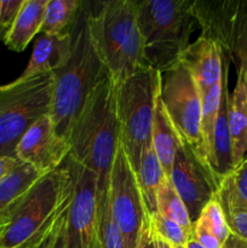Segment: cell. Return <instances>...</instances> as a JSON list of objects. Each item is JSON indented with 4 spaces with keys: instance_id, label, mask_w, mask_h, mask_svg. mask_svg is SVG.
<instances>
[{
    "instance_id": "obj_1",
    "label": "cell",
    "mask_w": 247,
    "mask_h": 248,
    "mask_svg": "<svg viewBox=\"0 0 247 248\" xmlns=\"http://www.w3.org/2000/svg\"><path fill=\"white\" fill-rule=\"evenodd\" d=\"M89 2L82 1L73 26L72 53L65 64L53 72L50 118L56 132L68 142L73 124L90 94L109 74L102 62L90 31Z\"/></svg>"
},
{
    "instance_id": "obj_2",
    "label": "cell",
    "mask_w": 247,
    "mask_h": 248,
    "mask_svg": "<svg viewBox=\"0 0 247 248\" xmlns=\"http://www.w3.org/2000/svg\"><path fill=\"white\" fill-rule=\"evenodd\" d=\"M69 157L93 172L98 193L108 189L109 174L120 147L115 82L107 75L90 94L73 124Z\"/></svg>"
},
{
    "instance_id": "obj_3",
    "label": "cell",
    "mask_w": 247,
    "mask_h": 248,
    "mask_svg": "<svg viewBox=\"0 0 247 248\" xmlns=\"http://www.w3.org/2000/svg\"><path fill=\"white\" fill-rule=\"evenodd\" d=\"M90 31L102 62L114 82L149 67L137 22L135 0H109L90 12Z\"/></svg>"
},
{
    "instance_id": "obj_4",
    "label": "cell",
    "mask_w": 247,
    "mask_h": 248,
    "mask_svg": "<svg viewBox=\"0 0 247 248\" xmlns=\"http://www.w3.org/2000/svg\"><path fill=\"white\" fill-rule=\"evenodd\" d=\"M73 179L64 164L41 176L12 206L0 230V248H19L39 239L69 207Z\"/></svg>"
},
{
    "instance_id": "obj_5",
    "label": "cell",
    "mask_w": 247,
    "mask_h": 248,
    "mask_svg": "<svg viewBox=\"0 0 247 248\" xmlns=\"http://www.w3.org/2000/svg\"><path fill=\"white\" fill-rule=\"evenodd\" d=\"M137 22L144 57L153 69L165 72L179 61L198 23L191 0H140Z\"/></svg>"
},
{
    "instance_id": "obj_6",
    "label": "cell",
    "mask_w": 247,
    "mask_h": 248,
    "mask_svg": "<svg viewBox=\"0 0 247 248\" xmlns=\"http://www.w3.org/2000/svg\"><path fill=\"white\" fill-rule=\"evenodd\" d=\"M160 86L161 73L152 67L143 68L127 79L115 82L120 143L135 173L143 153L152 144L153 121Z\"/></svg>"
},
{
    "instance_id": "obj_7",
    "label": "cell",
    "mask_w": 247,
    "mask_h": 248,
    "mask_svg": "<svg viewBox=\"0 0 247 248\" xmlns=\"http://www.w3.org/2000/svg\"><path fill=\"white\" fill-rule=\"evenodd\" d=\"M53 73L0 86V156H15L16 147L27 131L50 115Z\"/></svg>"
},
{
    "instance_id": "obj_8",
    "label": "cell",
    "mask_w": 247,
    "mask_h": 248,
    "mask_svg": "<svg viewBox=\"0 0 247 248\" xmlns=\"http://www.w3.org/2000/svg\"><path fill=\"white\" fill-rule=\"evenodd\" d=\"M193 11L201 34L219 44L247 84V0H198Z\"/></svg>"
},
{
    "instance_id": "obj_9",
    "label": "cell",
    "mask_w": 247,
    "mask_h": 248,
    "mask_svg": "<svg viewBox=\"0 0 247 248\" xmlns=\"http://www.w3.org/2000/svg\"><path fill=\"white\" fill-rule=\"evenodd\" d=\"M160 99L181 142L198 153L201 142L202 94L189 70L179 61L161 73Z\"/></svg>"
},
{
    "instance_id": "obj_10",
    "label": "cell",
    "mask_w": 247,
    "mask_h": 248,
    "mask_svg": "<svg viewBox=\"0 0 247 248\" xmlns=\"http://www.w3.org/2000/svg\"><path fill=\"white\" fill-rule=\"evenodd\" d=\"M108 200L114 220L125 239L126 248H137L140 229L148 212L136 173L121 143L109 174Z\"/></svg>"
},
{
    "instance_id": "obj_11",
    "label": "cell",
    "mask_w": 247,
    "mask_h": 248,
    "mask_svg": "<svg viewBox=\"0 0 247 248\" xmlns=\"http://www.w3.org/2000/svg\"><path fill=\"white\" fill-rule=\"evenodd\" d=\"M73 179V196L67 216L68 248H99L97 240L98 186L93 172L69 156L65 160Z\"/></svg>"
},
{
    "instance_id": "obj_12",
    "label": "cell",
    "mask_w": 247,
    "mask_h": 248,
    "mask_svg": "<svg viewBox=\"0 0 247 248\" xmlns=\"http://www.w3.org/2000/svg\"><path fill=\"white\" fill-rule=\"evenodd\" d=\"M170 179L183 200L191 223L195 224L201 211L217 193L218 184L215 176L196 156L194 150L181 142L174 156Z\"/></svg>"
},
{
    "instance_id": "obj_13",
    "label": "cell",
    "mask_w": 247,
    "mask_h": 248,
    "mask_svg": "<svg viewBox=\"0 0 247 248\" xmlns=\"http://www.w3.org/2000/svg\"><path fill=\"white\" fill-rule=\"evenodd\" d=\"M69 153V143L56 132L50 115H46L21 138L15 156L18 161L46 174L62 166Z\"/></svg>"
},
{
    "instance_id": "obj_14",
    "label": "cell",
    "mask_w": 247,
    "mask_h": 248,
    "mask_svg": "<svg viewBox=\"0 0 247 248\" xmlns=\"http://www.w3.org/2000/svg\"><path fill=\"white\" fill-rule=\"evenodd\" d=\"M224 60V52L219 44L202 34L194 43L189 44L179 57V62L189 70L202 96L211 87L222 81Z\"/></svg>"
},
{
    "instance_id": "obj_15",
    "label": "cell",
    "mask_w": 247,
    "mask_h": 248,
    "mask_svg": "<svg viewBox=\"0 0 247 248\" xmlns=\"http://www.w3.org/2000/svg\"><path fill=\"white\" fill-rule=\"evenodd\" d=\"M72 53V34H43L36 40L26 69L15 81H24L36 75L53 73L62 68Z\"/></svg>"
},
{
    "instance_id": "obj_16",
    "label": "cell",
    "mask_w": 247,
    "mask_h": 248,
    "mask_svg": "<svg viewBox=\"0 0 247 248\" xmlns=\"http://www.w3.org/2000/svg\"><path fill=\"white\" fill-rule=\"evenodd\" d=\"M236 72V85L228 96V123L234 167L247 156V84L244 73Z\"/></svg>"
},
{
    "instance_id": "obj_17",
    "label": "cell",
    "mask_w": 247,
    "mask_h": 248,
    "mask_svg": "<svg viewBox=\"0 0 247 248\" xmlns=\"http://www.w3.org/2000/svg\"><path fill=\"white\" fill-rule=\"evenodd\" d=\"M228 68L225 69L224 85H223L222 99H220L219 113L216 123L215 133H213L212 156H211V171L215 176L217 184L228 176L234 169L232 160V145L230 138L229 123H228Z\"/></svg>"
},
{
    "instance_id": "obj_18",
    "label": "cell",
    "mask_w": 247,
    "mask_h": 248,
    "mask_svg": "<svg viewBox=\"0 0 247 248\" xmlns=\"http://www.w3.org/2000/svg\"><path fill=\"white\" fill-rule=\"evenodd\" d=\"M48 0H24L4 44L15 52H23L34 36L40 33Z\"/></svg>"
},
{
    "instance_id": "obj_19",
    "label": "cell",
    "mask_w": 247,
    "mask_h": 248,
    "mask_svg": "<svg viewBox=\"0 0 247 248\" xmlns=\"http://www.w3.org/2000/svg\"><path fill=\"white\" fill-rule=\"evenodd\" d=\"M179 143H181V140L165 111L159 94L156 107H155L154 121H153L152 145L161 165L164 174L169 178L171 176L174 156H176Z\"/></svg>"
},
{
    "instance_id": "obj_20",
    "label": "cell",
    "mask_w": 247,
    "mask_h": 248,
    "mask_svg": "<svg viewBox=\"0 0 247 248\" xmlns=\"http://www.w3.org/2000/svg\"><path fill=\"white\" fill-rule=\"evenodd\" d=\"M225 56V55H224ZM229 65V60L225 56L224 60V75L222 81L211 87L202 96V114H201V142L196 156L211 170V156H212L213 133H215L216 123H217L218 113H219L220 99L223 93V85H224L225 69ZM212 172V171H211Z\"/></svg>"
},
{
    "instance_id": "obj_21",
    "label": "cell",
    "mask_w": 247,
    "mask_h": 248,
    "mask_svg": "<svg viewBox=\"0 0 247 248\" xmlns=\"http://www.w3.org/2000/svg\"><path fill=\"white\" fill-rule=\"evenodd\" d=\"M44 173L19 161L11 173L0 181V229L6 223L12 206Z\"/></svg>"
},
{
    "instance_id": "obj_22",
    "label": "cell",
    "mask_w": 247,
    "mask_h": 248,
    "mask_svg": "<svg viewBox=\"0 0 247 248\" xmlns=\"http://www.w3.org/2000/svg\"><path fill=\"white\" fill-rule=\"evenodd\" d=\"M165 174L160 161L157 160L153 145L150 144L142 155L139 167L136 171L138 186L143 196L148 215L157 212L156 194Z\"/></svg>"
},
{
    "instance_id": "obj_23",
    "label": "cell",
    "mask_w": 247,
    "mask_h": 248,
    "mask_svg": "<svg viewBox=\"0 0 247 248\" xmlns=\"http://www.w3.org/2000/svg\"><path fill=\"white\" fill-rule=\"evenodd\" d=\"M81 4L80 0H48L40 33L51 35L70 33Z\"/></svg>"
},
{
    "instance_id": "obj_24",
    "label": "cell",
    "mask_w": 247,
    "mask_h": 248,
    "mask_svg": "<svg viewBox=\"0 0 247 248\" xmlns=\"http://www.w3.org/2000/svg\"><path fill=\"white\" fill-rule=\"evenodd\" d=\"M156 208L160 215L170 218L179 225L188 236L193 234L194 224L189 217L183 200L174 189L171 179L165 176L156 194Z\"/></svg>"
},
{
    "instance_id": "obj_25",
    "label": "cell",
    "mask_w": 247,
    "mask_h": 248,
    "mask_svg": "<svg viewBox=\"0 0 247 248\" xmlns=\"http://www.w3.org/2000/svg\"><path fill=\"white\" fill-rule=\"evenodd\" d=\"M97 240L99 248H126L124 235L114 220L108 200V189L98 193Z\"/></svg>"
},
{
    "instance_id": "obj_26",
    "label": "cell",
    "mask_w": 247,
    "mask_h": 248,
    "mask_svg": "<svg viewBox=\"0 0 247 248\" xmlns=\"http://www.w3.org/2000/svg\"><path fill=\"white\" fill-rule=\"evenodd\" d=\"M216 196L247 208V156L218 184Z\"/></svg>"
},
{
    "instance_id": "obj_27",
    "label": "cell",
    "mask_w": 247,
    "mask_h": 248,
    "mask_svg": "<svg viewBox=\"0 0 247 248\" xmlns=\"http://www.w3.org/2000/svg\"><path fill=\"white\" fill-rule=\"evenodd\" d=\"M153 230L157 239L162 240L172 248H185L188 235L177 223L165 216L155 212L150 215Z\"/></svg>"
},
{
    "instance_id": "obj_28",
    "label": "cell",
    "mask_w": 247,
    "mask_h": 248,
    "mask_svg": "<svg viewBox=\"0 0 247 248\" xmlns=\"http://www.w3.org/2000/svg\"><path fill=\"white\" fill-rule=\"evenodd\" d=\"M196 222H200L203 227L207 228L222 244H224L230 235L223 208L216 196L201 211L200 217Z\"/></svg>"
},
{
    "instance_id": "obj_29",
    "label": "cell",
    "mask_w": 247,
    "mask_h": 248,
    "mask_svg": "<svg viewBox=\"0 0 247 248\" xmlns=\"http://www.w3.org/2000/svg\"><path fill=\"white\" fill-rule=\"evenodd\" d=\"M216 199L222 206L230 234L247 242V208L232 205L217 196Z\"/></svg>"
},
{
    "instance_id": "obj_30",
    "label": "cell",
    "mask_w": 247,
    "mask_h": 248,
    "mask_svg": "<svg viewBox=\"0 0 247 248\" xmlns=\"http://www.w3.org/2000/svg\"><path fill=\"white\" fill-rule=\"evenodd\" d=\"M69 208V207H68ZM68 208L52 223L36 248H68L67 216Z\"/></svg>"
},
{
    "instance_id": "obj_31",
    "label": "cell",
    "mask_w": 247,
    "mask_h": 248,
    "mask_svg": "<svg viewBox=\"0 0 247 248\" xmlns=\"http://www.w3.org/2000/svg\"><path fill=\"white\" fill-rule=\"evenodd\" d=\"M24 0H1L0 5V41L6 39Z\"/></svg>"
},
{
    "instance_id": "obj_32",
    "label": "cell",
    "mask_w": 247,
    "mask_h": 248,
    "mask_svg": "<svg viewBox=\"0 0 247 248\" xmlns=\"http://www.w3.org/2000/svg\"><path fill=\"white\" fill-rule=\"evenodd\" d=\"M193 235L196 241L203 248H222L223 244L200 222H195L193 229Z\"/></svg>"
},
{
    "instance_id": "obj_33",
    "label": "cell",
    "mask_w": 247,
    "mask_h": 248,
    "mask_svg": "<svg viewBox=\"0 0 247 248\" xmlns=\"http://www.w3.org/2000/svg\"><path fill=\"white\" fill-rule=\"evenodd\" d=\"M137 248H157L156 237H155L154 230H153L152 220H150L149 215L147 216L142 225V229H140Z\"/></svg>"
},
{
    "instance_id": "obj_34",
    "label": "cell",
    "mask_w": 247,
    "mask_h": 248,
    "mask_svg": "<svg viewBox=\"0 0 247 248\" xmlns=\"http://www.w3.org/2000/svg\"><path fill=\"white\" fill-rule=\"evenodd\" d=\"M18 164L19 161L16 157L0 156V181H2L7 174L11 173Z\"/></svg>"
},
{
    "instance_id": "obj_35",
    "label": "cell",
    "mask_w": 247,
    "mask_h": 248,
    "mask_svg": "<svg viewBox=\"0 0 247 248\" xmlns=\"http://www.w3.org/2000/svg\"><path fill=\"white\" fill-rule=\"evenodd\" d=\"M222 248H247V242L239 239V237H236L235 235L230 234L229 236H228V239L225 240L224 244H223Z\"/></svg>"
},
{
    "instance_id": "obj_36",
    "label": "cell",
    "mask_w": 247,
    "mask_h": 248,
    "mask_svg": "<svg viewBox=\"0 0 247 248\" xmlns=\"http://www.w3.org/2000/svg\"><path fill=\"white\" fill-rule=\"evenodd\" d=\"M185 248H203V247L201 246L198 241H196L195 237H194L193 235H190V236L188 237V242H186Z\"/></svg>"
},
{
    "instance_id": "obj_37",
    "label": "cell",
    "mask_w": 247,
    "mask_h": 248,
    "mask_svg": "<svg viewBox=\"0 0 247 248\" xmlns=\"http://www.w3.org/2000/svg\"><path fill=\"white\" fill-rule=\"evenodd\" d=\"M48 230V229H47ZM47 230H46V232H47ZM45 235V234H44ZM43 235V236H44ZM43 236L41 237H39V239H35V240H33V241H31V242H28V244L27 245H24V246H22V247H19V248H36L38 247V245H39V242H40V240L43 239Z\"/></svg>"
},
{
    "instance_id": "obj_38",
    "label": "cell",
    "mask_w": 247,
    "mask_h": 248,
    "mask_svg": "<svg viewBox=\"0 0 247 248\" xmlns=\"http://www.w3.org/2000/svg\"><path fill=\"white\" fill-rule=\"evenodd\" d=\"M155 237H156V236H155ZM156 244H157V248H172L171 246H170V245H167L166 242H164L162 240L157 239V237H156Z\"/></svg>"
},
{
    "instance_id": "obj_39",
    "label": "cell",
    "mask_w": 247,
    "mask_h": 248,
    "mask_svg": "<svg viewBox=\"0 0 247 248\" xmlns=\"http://www.w3.org/2000/svg\"><path fill=\"white\" fill-rule=\"evenodd\" d=\"M0 5H1V0H0Z\"/></svg>"
},
{
    "instance_id": "obj_40",
    "label": "cell",
    "mask_w": 247,
    "mask_h": 248,
    "mask_svg": "<svg viewBox=\"0 0 247 248\" xmlns=\"http://www.w3.org/2000/svg\"><path fill=\"white\" fill-rule=\"evenodd\" d=\"M0 230H1V229H0Z\"/></svg>"
}]
</instances>
